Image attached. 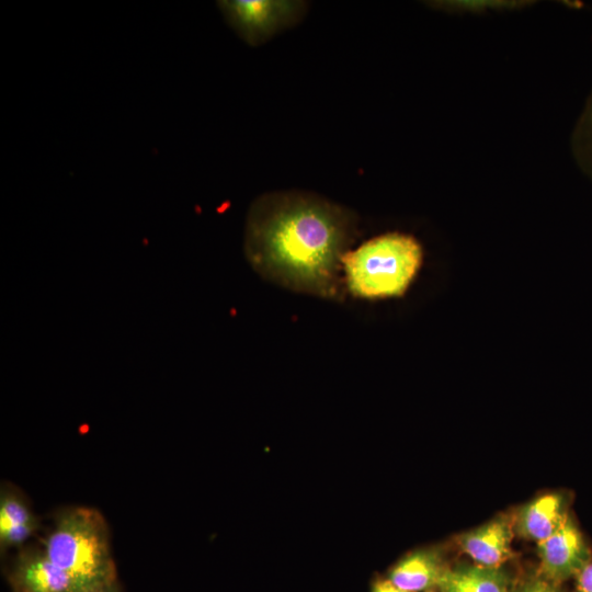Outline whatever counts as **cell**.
<instances>
[{
    "label": "cell",
    "mask_w": 592,
    "mask_h": 592,
    "mask_svg": "<svg viewBox=\"0 0 592 592\" xmlns=\"http://www.w3.org/2000/svg\"><path fill=\"white\" fill-rule=\"evenodd\" d=\"M227 22L250 45H260L304 13L301 1L226 0L217 2Z\"/></svg>",
    "instance_id": "obj_4"
},
{
    "label": "cell",
    "mask_w": 592,
    "mask_h": 592,
    "mask_svg": "<svg viewBox=\"0 0 592 592\" xmlns=\"http://www.w3.org/2000/svg\"><path fill=\"white\" fill-rule=\"evenodd\" d=\"M511 592H561L558 583L538 573L523 580Z\"/></svg>",
    "instance_id": "obj_14"
},
{
    "label": "cell",
    "mask_w": 592,
    "mask_h": 592,
    "mask_svg": "<svg viewBox=\"0 0 592 592\" xmlns=\"http://www.w3.org/2000/svg\"><path fill=\"white\" fill-rule=\"evenodd\" d=\"M423 262L420 242L411 235L387 232L348 251L342 259L349 292L363 298L402 296Z\"/></svg>",
    "instance_id": "obj_3"
},
{
    "label": "cell",
    "mask_w": 592,
    "mask_h": 592,
    "mask_svg": "<svg viewBox=\"0 0 592 592\" xmlns=\"http://www.w3.org/2000/svg\"><path fill=\"white\" fill-rule=\"evenodd\" d=\"M446 570L447 568L435 551H417L395 566L389 580L395 585L411 592L430 590L439 585Z\"/></svg>",
    "instance_id": "obj_10"
},
{
    "label": "cell",
    "mask_w": 592,
    "mask_h": 592,
    "mask_svg": "<svg viewBox=\"0 0 592 592\" xmlns=\"http://www.w3.org/2000/svg\"><path fill=\"white\" fill-rule=\"evenodd\" d=\"M88 592H121V588H119L118 581L115 580L113 582H110L107 584L98 587V588H95L93 590H90Z\"/></svg>",
    "instance_id": "obj_17"
},
{
    "label": "cell",
    "mask_w": 592,
    "mask_h": 592,
    "mask_svg": "<svg viewBox=\"0 0 592 592\" xmlns=\"http://www.w3.org/2000/svg\"><path fill=\"white\" fill-rule=\"evenodd\" d=\"M440 592H511L510 581L500 568L462 566L447 569Z\"/></svg>",
    "instance_id": "obj_11"
},
{
    "label": "cell",
    "mask_w": 592,
    "mask_h": 592,
    "mask_svg": "<svg viewBox=\"0 0 592 592\" xmlns=\"http://www.w3.org/2000/svg\"><path fill=\"white\" fill-rule=\"evenodd\" d=\"M42 548L81 592L117 580L109 525L94 508L72 506L60 511Z\"/></svg>",
    "instance_id": "obj_2"
},
{
    "label": "cell",
    "mask_w": 592,
    "mask_h": 592,
    "mask_svg": "<svg viewBox=\"0 0 592 592\" xmlns=\"http://www.w3.org/2000/svg\"><path fill=\"white\" fill-rule=\"evenodd\" d=\"M566 516L562 497L549 493L523 506L515 526L522 537L539 543L554 534Z\"/></svg>",
    "instance_id": "obj_9"
},
{
    "label": "cell",
    "mask_w": 592,
    "mask_h": 592,
    "mask_svg": "<svg viewBox=\"0 0 592 592\" xmlns=\"http://www.w3.org/2000/svg\"><path fill=\"white\" fill-rule=\"evenodd\" d=\"M539 573L560 583L576 574L590 559L582 535L567 515L548 538L538 543Z\"/></svg>",
    "instance_id": "obj_5"
},
{
    "label": "cell",
    "mask_w": 592,
    "mask_h": 592,
    "mask_svg": "<svg viewBox=\"0 0 592 592\" xmlns=\"http://www.w3.org/2000/svg\"><path fill=\"white\" fill-rule=\"evenodd\" d=\"M513 522L510 516L497 517L457 538L462 550L479 566L499 568L512 550Z\"/></svg>",
    "instance_id": "obj_7"
},
{
    "label": "cell",
    "mask_w": 592,
    "mask_h": 592,
    "mask_svg": "<svg viewBox=\"0 0 592 592\" xmlns=\"http://www.w3.org/2000/svg\"><path fill=\"white\" fill-rule=\"evenodd\" d=\"M373 592H411L395 585L390 580H383L374 585Z\"/></svg>",
    "instance_id": "obj_16"
},
{
    "label": "cell",
    "mask_w": 592,
    "mask_h": 592,
    "mask_svg": "<svg viewBox=\"0 0 592 592\" xmlns=\"http://www.w3.org/2000/svg\"><path fill=\"white\" fill-rule=\"evenodd\" d=\"M14 592H81L43 548H27L18 554L8 573Z\"/></svg>",
    "instance_id": "obj_6"
},
{
    "label": "cell",
    "mask_w": 592,
    "mask_h": 592,
    "mask_svg": "<svg viewBox=\"0 0 592 592\" xmlns=\"http://www.w3.org/2000/svg\"><path fill=\"white\" fill-rule=\"evenodd\" d=\"M439 7H444L445 9H449L451 11H459V12H480V11H488V10H503V9H514L519 5H523L520 3L524 2H517V1H447V2H437Z\"/></svg>",
    "instance_id": "obj_13"
},
{
    "label": "cell",
    "mask_w": 592,
    "mask_h": 592,
    "mask_svg": "<svg viewBox=\"0 0 592 592\" xmlns=\"http://www.w3.org/2000/svg\"><path fill=\"white\" fill-rule=\"evenodd\" d=\"M426 592H432V591H426Z\"/></svg>",
    "instance_id": "obj_18"
},
{
    "label": "cell",
    "mask_w": 592,
    "mask_h": 592,
    "mask_svg": "<svg viewBox=\"0 0 592 592\" xmlns=\"http://www.w3.org/2000/svg\"><path fill=\"white\" fill-rule=\"evenodd\" d=\"M356 217L320 196L273 192L251 206L247 257L267 280L286 288L335 298L342 295V259L356 236Z\"/></svg>",
    "instance_id": "obj_1"
},
{
    "label": "cell",
    "mask_w": 592,
    "mask_h": 592,
    "mask_svg": "<svg viewBox=\"0 0 592 592\" xmlns=\"http://www.w3.org/2000/svg\"><path fill=\"white\" fill-rule=\"evenodd\" d=\"M572 149L579 166L592 177V92L576 126Z\"/></svg>",
    "instance_id": "obj_12"
},
{
    "label": "cell",
    "mask_w": 592,
    "mask_h": 592,
    "mask_svg": "<svg viewBox=\"0 0 592 592\" xmlns=\"http://www.w3.org/2000/svg\"><path fill=\"white\" fill-rule=\"evenodd\" d=\"M576 581H577L578 592H592V559L591 558L576 574Z\"/></svg>",
    "instance_id": "obj_15"
},
{
    "label": "cell",
    "mask_w": 592,
    "mask_h": 592,
    "mask_svg": "<svg viewBox=\"0 0 592 592\" xmlns=\"http://www.w3.org/2000/svg\"><path fill=\"white\" fill-rule=\"evenodd\" d=\"M38 527L39 521L25 499L13 489H2L0 494L1 550L21 547Z\"/></svg>",
    "instance_id": "obj_8"
}]
</instances>
